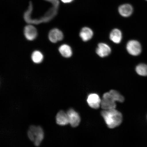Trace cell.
<instances>
[{"label":"cell","mask_w":147,"mask_h":147,"mask_svg":"<svg viewBox=\"0 0 147 147\" xmlns=\"http://www.w3.org/2000/svg\"><path fill=\"white\" fill-rule=\"evenodd\" d=\"M101 115L108 127L114 128L120 125L122 122V114L115 109L103 110L101 112Z\"/></svg>","instance_id":"6da1fadb"},{"label":"cell","mask_w":147,"mask_h":147,"mask_svg":"<svg viewBox=\"0 0 147 147\" xmlns=\"http://www.w3.org/2000/svg\"><path fill=\"white\" fill-rule=\"evenodd\" d=\"M27 135L29 138L34 142V145L36 146H40L44 137L43 129L40 126H30L28 131Z\"/></svg>","instance_id":"7a4b0ae2"},{"label":"cell","mask_w":147,"mask_h":147,"mask_svg":"<svg viewBox=\"0 0 147 147\" xmlns=\"http://www.w3.org/2000/svg\"><path fill=\"white\" fill-rule=\"evenodd\" d=\"M115 102L110 94L109 92L104 93L101 99V107L104 110L115 109Z\"/></svg>","instance_id":"3957f363"},{"label":"cell","mask_w":147,"mask_h":147,"mask_svg":"<svg viewBox=\"0 0 147 147\" xmlns=\"http://www.w3.org/2000/svg\"><path fill=\"white\" fill-rule=\"evenodd\" d=\"M126 49L130 55L137 56L140 54L142 48L140 43L136 40H131L128 42Z\"/></svg>","instance_id":"277c9868"},{"label":"cell","mask_w":147,"mask_h":147,"mask_svg":"<svg viewBox=\"0 0 147 147\" xmlns=\"http://www.w3.org/2000/svg\"><path fill=\"white\" fill-rule=\"evenodd\" d=\"M67 113L68 117L69 124L73 127L78 126L81 120L79 114L72 108L68 110Z\"/></svg>","instance_id":"5b68a950"},{"label":"cell","mask_w":147,"mask_h":147,"mask_svg":"<svg viewBox=\"0 0 147 147\" xmlns=\"http://www.w3.org/2000/svg\"><path fill=\"white\" fill-rule=\"evenodd\" d=\"M87 102L90 107L97 109L101 105V99L97 94L91 93L88 96Z\"/></svg>","instance_id":"8992f818"},{"label":"cell","mask_w":147,"mask_h":147,"mask_svg":"<svg viewBox=\"0 0 147 147\" xmlns=\"http://www.w3.org/2000/svg\"><path fill=\"white\" fill-rule=\"evenodd\" d=\"M111 51V49L109 46L104 43H99L96 51L97 55L102 58L108 56Z\"/></svg>","instance_id":"52a82bcc"},{"label":"cell","mask_w":147,"mask_h":147,"mask_svg":"<svg viewBox=\"0 0 147 147\" xmlns=\"http://www.w3.org/2000/svg\"><path fill=\"white\" fill-rule=\"evenodd\" d=\"M24 34L28 40L32 41L35 39L37 36V31L34 26L28 25L25 27Z\"/></svg>","instance_id":"ba28073f"},{"label":"cell","mask_w":147,"mask_h":147,"mask_svg":"<svg viewBox=\"0 0 147 147\" xmlns=\"http://www.w3.org/2000/svg\"><path fill=\"white\" fill-rule=\"evenodd\" d=\"M49 38L50 41L52 43H56L61 41L63 38V33L58 29H52L49 32Z\"/></svg>","instance_id":"9c48e42d"},{"label":"cell","mask_w":147,"mask_h":147,"mask_svg":"<svg viewBox=\"0 0 147 147\" xmlns=\"http://www.w3.org/2000/svg\"><path fill=\"white\" fill-rule=\"evenodd\" d=\"M56 119L57 124L60 126H65L69 124L67 113L63 110H61L57 114Z\"/></svg>","instance_id":"30bf717a"},{"label":"cell","mask_w":147,"mask_h":147,"mask_svg":"<svg viewBox=\"0 0 147 147\" xmlns=\"http://www.w3.org/2000/svg\"><path fill=\"white\" fill-rule=\"evenodd\" d=\"M118 11L119 14L123 17H128L133 13V8L131 5L126 3L121 5Z\"/></svg>","instance_id":"8fae6325"},{"label":"cell","mask_w":147,"mask_h":147,"mask_svg":"<svg viewBox=\"0 0 147 147\" xmlns=\"http://www.w3.org/2000/svg\"><path fill=\"white\" fill-rule=\"evenodd\" d=\"M80 35L83 41H88L92 38L93 32L92 29L89 28L84 27L81 30Z\"/></svg>","instance_id":"7c38bea8"},{"label":"cell","mask_w":147,"mask_h":147,"mask_svg":"<svg viewBox=\"0 0 147 147\" xmlns=\"http://www.w3.org/2000/svg\"><path fill=\"white\" fill-rule=\"evenodd\" d=\"M122 33L121 30L118 29H113L110 33V39L115 43H120L122 41Z\"/></svg>","instance_id":"4fadbf2b"},{"label":"cell","mask_w":147,"mask_h":147,"mask_svg":"<svg viewBox=\"0 0 147 147\" xmlns=\"http://www.w3.org/2000/svg\"><path fill=\"white\" fill-rule=\"evenodd\" d=\"M59 51L62 56L65 58H69L72 55V51L69 46L65 44L61 46Z\"/></svg>","instance_id":"5bb4252c"},{"label":"cell","mask_w":147,"mask_h":147,"mask_svg":"<svg viewBox=\"0 0 147 147\" xmlns=\"http://www.w3.org/2000/svg\"><path fill=\"white\" fill-rule=\"evenodd\" d=\"M32 61L36 63H41L43 59V56L42 53L38 51H35L32 55Z\"/></svg>","instance_id":"9a60e30c"},{"label":"cell","mask_w":147,"mask_h":147,"mask_svg":"<svg viewBox=\"0 0 147 147\" xmlns=\"http://www.w3.org/2000/svg\"><path fill=\"white\" fill-rule=\"evenodd\" d=\"M136 71L138 74L140 76H147V65L146 64H139L136 67Z\"/></svg>","instance_id":"2e32d148"},{"label":"cell","mask_w":147,"mask_h":147,"mask_svg":"<svg viewBox=\"0 0 147 147\" xmlns=\"http://www.w3.org/2000/svg\"><path fill=\"white\" fill-rule=\"evenodd\" d=\"M110 94L115 102H122L124 100V98L118 91L112 90L109 92Z\"/></svg>","instance_id":"e0dca14e"},{"label":"cell","mask_w":147,"mask_h":147,"mask_svg":"<svg viewBox=\"0 0 147 147\" xmlns=\"http://www.w3.org/2000/svg\"><path fill=\"white\" fill-rule=\"evenodd\" d=\"M63 3H68L71 2L73 0H61Z\"/></svg>","instance_id":"ac0fdd59"},{"label":"cell","mask_w":147,"mask_h":147,"mask_svg":"<svg viewBox=\"0 0 147 147\" xmlns=\"http://www.w3.org/2000/svg\"><path fill=\"white\" fill-rule=\"evenodd\" d=\"M146 1H147V0H146Z\"/></svg>","instance_id":"d6986e66"}]
</instances>
